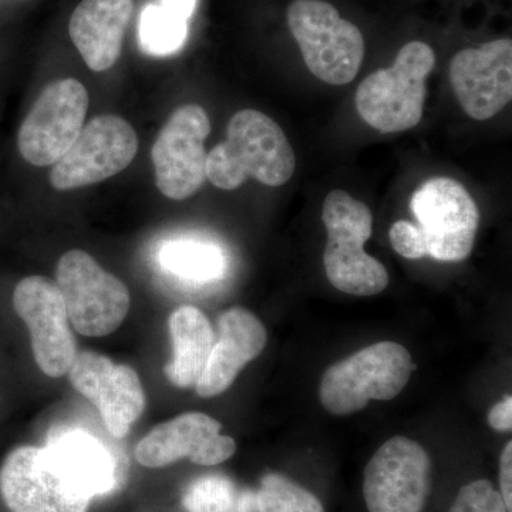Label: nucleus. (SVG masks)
I'll list each match as a JSON object with an SVG mask.
<instances>
[{"instance_id":"20e7f679","label":"nucleus","mask_w":512,"mask_h":512,"mask_svg":"<svg viewBox=\"0 0 512 512\" xmlns=\"http://www.w3.org/2000/svg\"><path fill=\"white\" fill-rule=\"evenodd\" d=\"M414 370L409 350L396 342H377L326 370L320 403L335 416L362 412L372 400H392L403 392Z\"/></svg>"},{"instance_id":"6e6552de","label":"nucleus","mask_w":512,"mask_h":512,"mask_svg":"<svg viewBox=\"0 0 512 512\" xmlns=\"http://www.w3.org/2000/svg\"><path fill=\"white\" fill-rule=\"evenodd\" d=\"M410 210L419 222L427 255L461 262L473 251L480 211L466 188L448 177L430 178L414 191Z\"/></svg>"},{"instance_id":"dca6fc26","label":"nucleus","mask_w":512,"mask_h":512,"mask_svg":"<svg viewBox=\"0 0 512 512\" xmlns=\"http://www.w3.org/2000/svg\"><path fill=\"white\" fill-rule=\"evenodd\" d=\"M450 83L458 103L474 120L500 113L512 97L511 40H493L458 52L450 63Z\"/></svg>"},{"instance_id":"1a4fd4ad","label":"nucleus","mask_w":512,"mask_h":512,"mask_svg":"<svg viewBox=\"0 0 512 512\" xmlns=\"http://www.w3.org/2000/svg\"><path fill=\"white\" fill-rule=\"evenodd\" d=\"M430 490L429 453L407 437L387 440L365 468L363 498L369 512H423Z\"/></svg>"},{"instance_id":"f8f14e48","label":"nucleus","mask_w":512,"mask_h":512,"mask_svg":"<svg viewBox=\"0 0 512 512\" xmlns=\"http://www.w3.org/2000/svg\"><path fill=\"white\" fill-rule=\"evenodd\" d=\"M137 150L138 137L128 121L111 114L96 117L53 164L50 184L67 191L100 183L126 170Z\"/></svg>"},{"instance_id":"412c9836","label":"nucleus","mask_w":512,"mask_h":512,"mask_svg":"<svg viewBox=\"0 0 512 512\" xmlns=\"http://www.w3.org/2000/svg\"><path fill=\"white\" fill-rule=\"evenodd\" d=\"M160 262L165 271L197 282L220 279L227 265L220 248L194 239L167 242L161 248Z\"/></svg>"},{"instance_id":"c85d7f7f","label":"nucleus","mask_w":512,"mask_h":512,"mask_svg":"<svg viewBox=\"0 0 512 512\" xmlns=\"http://www.w3.org/2000/svg\"><path fill=\"white\" fill-rule=\"evenodd\" d=\"M160 5L180 18L190 20L197 9L198 0H161Z\"/></svg>"},{"instance_id":"39448f33","label":"nucleus","mask_w":512,"mask_h":512,"mask_svg":"<svg viewBox=\"0 0 512 512\" xmlns=\"http://www.w3.org/2000/svg\"><path fill=\"white\" fill-rule=\"evenodd\" d=\"M288 23L313 76L333 86L355 79L365 57V40L336 8L323 0H295Z\"/></svg>"},{"instance_id":"cd10ccee","label":"nucleus","mask_w":512,"mask_h":512,"mask_svg":"<svg viewBox=\"0 0 512 512\" xmlns=\"http://www.w3.org/2000/svg\"><path fill=\"white\" fill-rule=\"evenodd\" d=\"M488 423L494 430L510 433L512 429V397L505 396L500 403L491 407L488 413Z\"/></svg>"},{"instance_id":"7ed1b4c3","label":"nucleus","mask_w":512,"mask_h":512,"mask_svg":"<svg viewBox=\"0 0 512 512\" xmlns=\"http://www.w3.org/2000/svg\"><path fill=\"white\" fill-rule=\"evenodd\" d=\"M436 64L427 43L410 42L389 69L376 70L360 83L356 109L380 133H400L420 123L426 103V79Z\"/></svg>"},{"instance_id":"a211bd4d","label":"nucleus","mask_w":512,"mask_h":512,"mask_svg":"<svg viewBox=\"0 0 512 512\" xmlns=\"http://www.w3.org/2000/svg\"><path fill=\"white\" fill-rule=\"evenodd\" d=\"M133 9V0H83L74 10L70 37L93 72L109 70L119 60Z\"/></svg>"},{"instance_id":"a878e982","label":"nucleus","mask_w":512,"mask_h":512,"mask_svg":"<svg viewBox=\"0 0 512 512\" xmlns=\"http://www.w3.org/2000/svg\"><path fill=\"white\" fill-rule=\"evenodd\" d=\"M390 244L394 251L406 259H420L427 255V245L419 227L413 222L397 221L390 228Z\"/></svg>"},{"instance_id":"f257e3e1","label":"nucleus","mask_w":512,"mask_h":512,"mask_svg":"<svg viewBox=\"0 0 512 512\" xmlns=\"http://www.w3.org/2000/svg\"><path fill=\"white\" fill-rule=\"evenodd\" d=\"M296 158L284 130L258 110L232 116L227 140L207 158V180L221 190H237L249 178L268 187H281L295 173Z\"/></svg>"},{"instance_id":"f3484780","label":"nucleus","mask_w":512,"mask_h":512,"mask_svg":"<svg viewBox=\"0 0 512 512\" xmlns=\"http://www.w3.org/2000/svg\"><path fill=\"white\" fill-rule=\"evenodd\" d=\"M220 338L215 340L207 367L198 380V396L210 399L224 393L251 360L261 355L266 345V330L261 320L244 308H232L218 320Z\"/></svg>"},{"instance_id":"b1692460","label":"nucleus","mask_w":512,"mask_h":512,"mask_svg":"<svg viewBox=\"0 0 512 512\" xmlns=\"http://www.w3.org/2000/svg\"><path fill=\"white\" fill-rule=\"evenodd\" d=\"M255 503L256 512H325L315 494L276 473L262 477Z\"/></svg>"},{"instance_id":"4468645a","label":"nucleus","mask_w":512,"mask_h":512,"mask_svg":"<svg viewBox=\"0 0 512 512\" xmlns=\"http://www.w3.org/2000/svg\"><path fill=\"white\" fill-rule=\"evenodd\" d=\"M74 389L97 407L111 436L123 439L146 409L136 370L96 352H80L69 369Z\"/></svg>"},{"instance_id":"4be33fe9","label":"nucleus","mask_w":512,"mask_h":512,"mask_svg":"<svg viewBox=\"0 0 512 512\" xmlns=\"http://www.w3.org/2000/svg\"><path fill=\"white\" fill-rule=\"evenodd\" d=\"M187 512H256L255 494L239 493L234 481L222 474H208L185 488Z\"/></svg>"},{"instance_id":"f03ea898","label":"nucleus","mask_w":512,"mask_h":512,"mask_svg":"<svg viewBox=\"0 0 512 512\" xmlns=\"http://www.w3.org/2000/svg\"><path fill=\"white\" fill-rule=\"evenodd\" d=\"M322 221L328 234L323 265L333 288L355 296L383 292L389 285V272L365 251L373 229L367 205L346 191H330L323 202Z\"/></svg>"},{"instance_id":"0eeeda50","label":"nucleus","mask_w":512,"mask_h":512,"mask_svg":"<svg viewBox=\"0 0 512 512\" xmlns=\"http://www.w3.org/2000/svg\"><path fill=\"white\" fill-rule=\"evenodd\" d=\"M0 497L10 512H87L93 500L46 447L33 446L3 460Z\"/></svg>"},{"instance_id":"aec40b11","label":"nucleus","mask_w":512,"mask_h":512,"mask_svg":"<svg viewBox=\"0 0 512 512\" xmlns=\"http://www.w3.org/2000/svg\"><path fill=\"white\" fill-rule=\"evenodd\" d=\"M168 328L173 340V359L164 367L165 376L180 389L195 387L214 348L215 333L210 320L200 309L185 305L171 313Z\"/></svg>"},{"instance_id":"393cba45","label":"nucleus","mask_w":512,"mask_h":512,"mask_svg":"<svg viewBox=\"0 0 512 512\" xmlns=\"http://www.w3.org/2000/svg\"><path fill=\"white\" fill-rule=\"evenodd\" d=\"M448 512H510L505 507L500 491L491 481H471L460 488Z\"/></svg>"},{"instance_id":"423d86ee","label":"nucleus","mask_w":512,"mask_h":512,"mask_svg":"<svg viewBox=\"0 0 512 512\" xmlns=\"http://www.w3.org/2000/svg\"><path fill=\"white\" fill-rule=\"evenodd\" d=\"M56 284L70 323L82 335L103 338L116 332L126 319L130 309L127 286L87 252L73 249L59 259Z\"/></svg>"},{"instance_id":"bb28decb","label":"nucleus","mask_w":512,"mask_h":512,"mask_svg":"<svg viewBox=\"0 0 512 512\" xmlns=\"http://www.w3.org/2000/svg\"><path fill=\"white\" fill-rule=\"evenodd\" d=\"M500 494L505 507L512 512V441H508L500 457Z\"/></svg>"},{"instance_id":"9b49d317","label":"nucleus","mask_w":512,"mask_h":512,"mask_svg":"<svg viewBox=\"0 0 512 512\" xmlns=\"http://www.w3.org/2000/svg\"><path fill=\"white\" fill-rule=\"evenodd\" d=\"M89 103L86 87L77 80L49 84L20 126L22 157L36 167L57 163L82 133Z\"/></svg>"},{"instance_id":"2eb2a0df","label":"nucleus","mask_w":512,"mask_h":512,"mask_svg":"<svg viewBox=\"0 0 512 512\" xmlns=\"http://www.w3.org/2000/svg\"><path fill=\"white\" fill-rule=\"evenodd\" d=\"M220 421L204 413H184L158 424L137 444L134 456L141 466L161 468L188 458L198 466L225 463L237 451V443L222 436Z\"/></svg>"},{"instance_id":"ddd939ff","label":"nucleus","mask_w":512,"mask_h":512,"mask_svg":"<svg viewBox=\"0 0 512 512\" xmlns=\"http://www.w3.org/2000/svg\"><path fill=\"white\" fill-rule=\"evenodd\" d=\"M13 308L28 326L39 369L49 377L66 375L77 346L56 282L39 275L22 279L13 291Z\"/></svg>"},{"instance_id":"9d476101","label":"nucleus","mask_w":512,"mask_h":512,"mask_svg":"<svg viewBox=\"0 0 512 512\" xmlns=\"http://www.w3.org/2000/svg\"><path fill=\"white\" fill-rule=\"evenodd\" d=\"M210 117L198 104H185L171 114L161 128L153 150L158 190L174 201L192 197L207 181Z\"/></svg>"},{"instance_id":"6ab92c4d","label":"nucleus","mask_w":512,"mask_h":512,"mask_svg":"<svg viewBox=\"0 0 512 512\" xmlns=\"http://www.w3.org/2000/svg\"><path fill=\"white\" fill-rule=\"evenodd\" d=\"M45 447L90 497L106 495L116 488V457L90 431L63 427L50 433Z\"/></svg>"},{"instance_id":"5701e85b","label":"nucleus","mask_w":512,"mask_h":512,"mask_svg":"<svg viewBox=\"0 0 512 512\" xmlns=\"http://www.w3.org/2000/svg\"><path fill=\"white\" fill-rule=\"evenodd\" d=\"M188 36V20L161 5H147L138 23V43L147 55L163 57L177 53Z\"/></svg>"}]
</instances>
